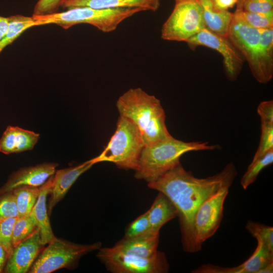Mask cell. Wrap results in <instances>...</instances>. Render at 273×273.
Segmentation results:
<instances>
[{
	"label": "cell",
	"mask_w": 273,
	"mask_h": 273,
	"mask_svg": "<svg viewBox=\"0 0 273 273\" xmlns=\"http://www.w3.org/2000/svg\"><path fill=\"white\" fill-rule=\"evenodd\" d=\"M237 175L232 162L218 173L205 178L195 177L179 163L155 181L148 183L149 188L163 194L175 207L185 252H196L194 220L199 207L223 187L231 188Z\"/></svg>",
	"instance_id": "obj_1"
},
{
	"label": "cell",
	"mask_w": 273,
	"mask_h": 273,
	"mask_svg": "<svg viewBox=\"0 0 273 273\" xmlns=\"http://www.w3.org/2000/svg\"><path fill=\"white\" fill-rule=\"evenodd\" d=\"M116 107L120 116L132 121L139 129L145 146L171 135L165 123L166 115L160 101L141 88H130L119 97Z\"/></svg>",
	"instance_id": "obj_2"
},
{
	"label": "cell",
	"mask_w": 273,
	"mask_h": 273,
	"mask_svg": "<svg viewBox=\"0 0 273 273\" xmlns=\"http://www.w3.org/2000/svg\"><path fill=\"white\" fill-rule=\"evenodd\" d=\"M219 145H209L208 142H187L170 136L152 144L145 146L134 170V177L148 183L157 180L180 163L179 159L190 151L219 149Z\"/></svg>",
	"instance_id": "obj_3"
},
{
	"label": "cell",
	"mask_w": 273,
	"mask_h": 273,
	"mask_svg": "<svg viewBox=\"0 0 273 273\" xmlns=\"http://www.w3.org/2000/svg\"><path fill=\"white\" fill-rule=\"evenodd\" d=\"M141 8L97 9L76 7L51 14L32 15L37 26L56 24L64 29L81 24L91 25L104 33L114 31L124 20L140 12Z\"/></svg>",
	"instance_id": "obj_4"
},
{
	"label": "cell",
	"mask_w": 273,
	"mask_h": 273,
	"mask_svg": "<svg viewBox=\"0 0 273 273\" xmlns=\"http://www.w3.org/2000/svg\"><path fill=\"white\" fill-rule=\"evenodd\" d=\"M145 146L138 128L127 118L119 116L116 130L107 145L93 159L95 163L109 162L119 168L135 170Z\"/></svg>",
	"instance_id": "obj_5"
},
{
	"label": "cell",
	"mask_w": 273,
	"mask_h": 273,
	"mask_svg": "<svg viewBox=\"0 0 273 273\" xmlns=\"http://www.w3.org/2000/svg\"><path fill=\"white\" fill-rule=\"evenodd\" d=\"M101 247L100 242L80 244L56 237L43 248L28 272L51 273L62 268L74 269L82 256Z\"/></svg>",
	"instance_id": "obj_6"
},
{
	"label": "cell",
	"mask_w": 273,
	"mask_h": 273,
	"mask_svg": "<svg viewBox=\"0 0 273 273\" xmlns=\"http://www.w3.org/2000/svg\"><path fill=\"white\" fill-rule=\"evenodd\" d=\"M260 30L233 16L227 36L248 63L254 78L265 84L271 80L273 69L265 61L260 43Z\"/></svg>",
	"instance_id": "obj_7"
},
{
	"label": "cell",
	"mask_w": 273,
	"mask_h": 273,
	"mask_svg": "<svg viewBox=\"0 0 273 273\" xmlns=\"http://www.w3.org/2000/svg\"><path fill=\"white\" fill-rule=\"evenodd\" d=\"M171 14L163 24L161 37L167 41L187 42L205 28L199 0H175Z\"/></svg>",
	"instance_id": "obj_8"
},
{
	"label": "cell",
	"mask_w": 273,
	"mask_h": 273,
	"mask_svg": "<svg viewBox=\"0 0 273 273\" xmlns=\"http://www.w3.org/2000/svg\"><path fill=\"white\" fill-rule=\"evenodd\" d=\"M97 257L113 273H165L169 269L165 254L159 251L153 256L142 257L123 253L114 247H101Z\"/></svg>",
	"instance_id": "obj_9"
},
{
	"label": "cell",
	"mask_w": 273,
	"mask_h": 273,
	"mask_svg": "<svg viewBox=\"0 0 273 273\" xmlns=\"http://www.w3.org/2000/svg\"><path fill=\"white\" fill-rule=\"evenodd\" d=\"M230 187H224L211 196L199 207L194 220V234L196 252L203 243L219 228L223 218V205Z\"/></svg>",
	"instance_id": "obj_10"
},
{
	"label": "cell",
	"mask_w": 273,
	"mask_h": 273,
	"mask_svg": "<svg viewBox=\"0 0 273 273\" xmlns=\"http://www.w3.org/2000/svg\"><path fill=\"white\" fill-rule=\"evenodd\" d=\"M186 42L193 51L198 47L202 46L218 52L223 58L224 72L227 78L230 81H235L238 78L245 61L228 36L217 34L204 28Z\"/></svg>",
	"instance_id": "obj_11"
},
{
	"label": "cell",
	"mask_w": 273,
	"mask_h": 273,
	"mask_svg": "<svg viewBox=\"0 0 273 273\" xmlns=\"http://www.w3.org/2000/svg\"><path fill=\"white\" fill-rule=\"evenodd\" d=\"M38 228L29 237L13 248L7 259L4 272L26 273L44 247Z\"/></svg>",
	"instance_id": "obj_12"
},
{
	"label": "cell",
	"mask_w": 273,
	"mask_h": 273,
	"mask_svg": "<svg viewBox=\"0 0 273 273\" xmlns=\"http://www.w3.org/2000/svg\"><path fill=\"white\" fill-rule=\"evenodd\" d=\"M58 165L57 163L44 162L14 171L0 188V195L21 186L40 187L54 174Z\"/></svg>",
	"instance_id": "obj_13"
},
{
	"label": "cell",
	"mask_w": 273,
	"mask_h": 273,
	"mask_svg": "<svg viewBox=\"0 0 273 273\" xmlns=\"http://www.w3.org/2000/svg\"><path fill=\"white\" fill-rule=\"evenodd\" d=\"M257 245L251 256L240 265L234 267H221L210 263L204 264L192 272L193 273H258L269 263L273 262V252L262 242L257 239Z\"/></svg>",
	"instance_id": "obj_14"
},
{
	"label": "cell",
	"mask_w": 273,
	"mask_h": 273,
	"mask_svg": "<svg viewBox=\"0 0 273 273\" xmlns=\"http://www.w3.org/2000/svg\"><path fill=\"white\" fill-rule=\"evenodd\" d=\"M95 163L93 158L77 166L56 170L49 200L48 213L51 215L54 208L65 197L77 179Z\"/></svg>",
	"instance_id": "obj_15"
},
{
	"label": "cell",
	"mask_w": 273,
	"mask_h": 273,
	"mask_svg": "<svg viewBox=\"0 0 273 273\" xmlns=\"http://www.w3.org/2000/svg\"><path fill=\"white\" fill-rule=\"evenodd\" d=\"M39 138L38 133L9 125L0 138V152L8 155L31 150Z\"/></svg>",
	"instance_id": "obj_16"
},
{
	"label": "cell",
	"mask_w": 273,
	"mask_h": 273,
	"mask_svg": "<svg viewBox=\"0 0 273 273\" xmlns=\"http://www.w3.org/2000/svg\"><path fill=\"white\" fill-rule=\"evenodd\" d=\"M160 0H63L61 7L69 9L76 7H89L97 9L141 8L156 11Z\"/></svg>",
	"instance_id": "obj_17"
},
{
	"label": "cell",
	"mask_w": 273,
	"mask_h": 273,
	"mask_svg": "<svg viewBox=\"0 0 273 273\" xmlns=\"http://www.w3.org/2000/svg\"><path fill=\"white\" fill-rule=\"evenodd\" d=\"M53 175L39 187V194L31 211L39 231L41 243L44 246L56 237L53 232L47 206V199L51 191Z\"/></svg>",
	"instance_id": "obj_18"
},
{
	"label": "cell",
	"mask_w": 273,
	"mask_h": 273,
	"mask_svg": "<svg viewBox=\"0 0 273 273\" xmlns=\"http://www.w3.org/2000/svg\"><path fill=\"white\" fill-rule=\"evenodd\" d=\"M149 220L148 233L159 235L161 228L167 222L177 217V211L171 201L159 192L148 210Z\"/></svg>",
	"instance_id": "obj_19"
},
{
	"label": "cell",
	"mask_w": 273,
	"mask_h": 273,
	"mask_svg": "<svg viewBox=\"0 0 273 273\" xmlns=\"http://www.w3.org/2000/svg\"><path fill=\"white\" fill-rule=\"evenodd\" d=\"M159 235L147 233L131 238H123L113 246L123 253L142 257H150L158 252Z\"/></svg>",
	"instance_id": "obj_20"
},
{
	"label": "cell",
	"mask_w": 273,
	"mask_h": 273,
	"mask_svg": "<svg viewBox=\"0 0 273 273\" xmlns=\"http://www.w3.org/2000/svg\"><path fill=\"white\" fill-rule=\"evenodd\" d=\"M202 9L205 28L217 34L227 36L233 17L228 11H216L212 0H199Z\"/></svg>",
	"instance_id": "obj_21"
},
{
	"label": "cell",
	"mask_w": 273,
	"mask_h": 273,
	"mask_svg": "<svg viewBox=\"0 0 273 273\" xmlns=\"http://www.w3.org/2000/svg\"><path fill=\"white\" fill-rule=\"evenodd\" d=\"M9 19L7 31L0 39V55L7 46L12 44L25 30L37 26V23L32 16L17 14L9 16Z\"/></svg>",
	"instance_id": "obj_22"
},
{
	"label": "cell",
	"mask_w": 273,
	"mask_h": 273,
	"mask_svg": "<svg viewBox=\"0 0 273 273\" xmlns=\"http://www.w3.org/2000/svg\"><path fill=\"white\" fill-rule=\"evenodd\" d=\"M12 191L15 198L18 217L30 213L39 194V187L21 186Z\"/></svg>",
	"instance_id": "obj_23"
},
{
	"label": "cell",
	"mask_w": 273,
	"mask_h": 273,
	"mask_svg": "<svg viewBox=\"0 0 273 273\" xmlns=\"http://www.w3.org/2000/svg\"><path fill=\"white\" fill-rule=\"evenodd\" d=\"M233 16L245 24L257 29L273 28V11L259 13L236 10Z\"/></svg>",
	"instance_id": "obj_24"
},
{
	"label": "cell",
	"mask_w": 273,
	"mask_h": 273,
	"mask_svg": "<svg viewBox=\"0 0 273 273\" xmlns=\"http://www.w3.org/2000/svg\"><path fill=\"white\" fill-rule=\"evenodd\" d=\"M37 228L35 219L31 212L29 214L18 217L13 227V247L29 237Z\"/></svg>",
	"instance_id": "obj_25"
},
{
	"label": "cell",
	"mask_w": 273,
	"mask_h": 273,
	"mask_svg": "<svg viewBox=\"0 0 273 273\" xmlns=\"http://www.w3.org/2000/svg\"><path fill=\"white\" fill-rule=\"evenodd\" d=\"M273 162V150H271L265 155L252 161L247 170L241 179L240 183L242 188L246 190L256 179L261 171Z\"/></svg>",
	"instance_id": "obj_26"
},
{
	"label": "cell",
	"mask_w": 273,
	"mask_h": 273,
	"mask_svg": "<svg viewBox=\"0 0 273 273\" xmlns=\"http://www.w3.org/2000/svg\"><path fill=\"white\" fill-rule=\"evenodd\" d=\"M246 229L253 237L260 239L266 247L273 252L272 226L250 220L246 223Z\"/></svg>",
	"instance_id": "obj_27"
},
{
	"label": "cell",
	"mask_w": 273,
	"mask_h": 273,
	"mask_svg": "<svg viewBox=\"0 0 273 273\" xmlns=\"http://www.w3.org/2000/svg\"><path fill=\"white\" fill-rule=\"evenodd\" d=\"M273 150V123L261 122V135L258 147L252 161Z\"/></svg>",
	"instance_id": "obj_28"
},
{
	"label": "cell",
	"mask_w": 273,
	"mask_h": 273,
	"mask_svg": "<svg viewBox=\"0 0 273 273\" xmlns=\"http://www.w3.org/2000/svg\"><path fill=\"white\" fill-rule=\"evenodd\" d=\"M236 10L265 13L273 11V0H237Z\"/></svg>",
	"instance_id": "obj_29"
},
{
	"label": "cell",
	"mask_w": 273,
	"mask_h": 273,
	"mask_svg": "<svg viewBox=\"0 0 273 273\" xmlns=\"http://www.w3.org/2000/svg\"><path fill=\"white\" fill-rule=\"evenodd\" d=\"M17 218H8L0 221V244L7 252L8 258L11 255L13 249L12 246L13 230Z\"/></svg>",
	"instance_id": "obj_30"
},
{
	"label": "cell",
	"mask_w": 273,
	"mask_h": 273,
	"mask_svg": "<svg viewBox=\"0 0 273 273\" xmlns=\"http://www.w3.org/2000/svg\"><path fill=\"white\" fill-rule=\"evenodd\" d=\"M149 220L148 211L137 217L126 228L123 238H131L144 235L148 233Z\"/></svg>",
	"instance_id": "obj_31"
},
{
	"label": "cell",
	"mask_w": 273,
	"mask_h": 273,
	"mask_svg": "<svg viewBox=\"0 0 273 273\" xmlns=\"http://www.w3.org/2000/svg\"><path fill=\"white\" fill-rule=\"evenodd\" d=\"M15 198L12 191L0 195V221L8 218L18 217Z\"/></svg>",
	"instance_id": "obj_32"
},
{
	"label": "cell",
	"mask_w": 273,
	"mask_h": 273,
	"mask_svg": "<svg viewBox=\"0 0 273 273\" xmlns=\"http://www.w3.org/2000/svg\"><path fill=\"white\" fill-rule=\"evenodd\" d=\"M63 0H38L35 4L32 15L42 16L56 13Z\"/></svg>",
	"instance_id": "obj_33"
},
{
	"label": "cell",
	"mask_w": 273,
	"mask_h": 273,
	"mask_svg": "<svg viewBox=\"0 0 273 273\" xmlns=\"http://www.w3.org/2000/svg\"><path fill=\"white\" fill-rule=\"evenodd\" d=\"M257 113L261 122L273 123V101H262L258 105Z\"/></svg>",
	"instance_id": "obj_34"
},
{
	"label": "cell",
	"mask_w": 273,
	"mask_h": 273,
	"mask_svg": "<svg viewBox=\"0 0 273 273\" xmlns=\"http://www.w3.org/2000/svg\"><path fill=\"white\" fill-rule=\"evenodd\" d=\"M237 3V0H212V7L216 11H228Z\"/></svg>",
	"instance_id": "obj_35"
},
{
	"label": "cell",
	"mask_w": 273,
	"mask_h": 273,
	"mask_svg": "<svg viewBox=\"0 0 273 273\" xmlns=\"http://www.w3.org/2000/svg\"><path fill=\"white\" fill-rule=\"evenodd\" d=\"M9 24V17H6L0 15V39L7 32Z\"/></svg>",
	"instance_id": "obj_36"
},
{
	"label": "cell",
	"mask_w": 273,
	"mask_h": 273,
	"mask_svg": "<svg viewBox=\"0 0 273 273\" xmlns=\"http://www.w3.org/2000/svg\"><path fill=\"white\" fill-rule=\"evenodd\" d=\"M8 258L7 252L0 244V273L4 272Z\"/></svg>",
	"instance_id": "obj_37"
},
{
	"label": "cell",
	"mask_w": 273,
	"mask_h": 273,
	"mask_svg": "<svg viewBox=\"0 0 273 273\" xmlns=\"http://www.w3.org/2000/svg\"><path fill=\"white\" fill-rule=\"evenodd\" d=\"M273 272V262L269 263L261 268L258 273H272Z\"/></svg>",
	"instance_id": "obj_38"
}]
</instances>
